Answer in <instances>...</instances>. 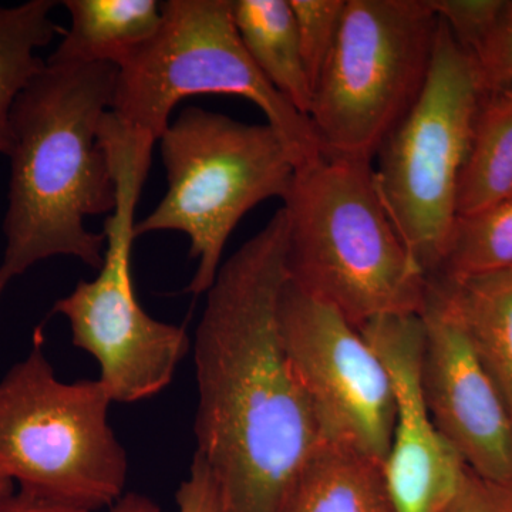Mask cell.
I'll return each mask as SVG.
<instances>
[{
	"label": "cell",
	"instance_id": "cell-20",
	"mask_svg": "<svg viewBox=\"0 0 512 512\" xmlns=\"http://www.w3.org/2000/svg\"><path fill=\"white\" fill-rule=\"evenodd\" d=\"M312 92L338 39L346 0H289Z\"/></svg>",
	"mask_w": 512,
	"mask_h": 512
},
{
	"label": "cell",
	"instance_id": "cell-5",
	"mask_svg": "<svg viewBox=\"0 0 512 512\" xmlns=\"http://www.w3.org/2000/svg\"><path fill=\"white\" fill-rule=\"evenodd\" d=\"M167 175L163 200L134 225L137 237L181 232L190 239L197 271L185 292L210 291L225 245L256 205L291 187L295 163L284 141L266 124L187 107L158 138Z\"/></svg>",
	"mask_w": 512,
	"mask_h": 512
},
{
	"label": "cell",
	"instance_id": "cell-2",
	"mask_svg": "<svg viewBox=\"0 0 512 512\" xmlns=\"http://www.w3.org/2000/svg\"><path fill=\"white\" fill-rule=\"evenodd\" d=\"M119 67L47 62L13 106L0 299L37 262L72 256L99 271L104 232L86 218L116 208L117 188L100 128Z\"/></svg>",
	"mask_w": 512,
	"mask_h": 512
},
{
	"label": "cell",
	"instance_id": "cell-21",
	"mask_svg": "<svg viewBox=\"0 0 512 512\" xmlns=\"http://www.w3.org/2000/svg\"><path fill=\"white\" fill-rule=\"evenodd\" d=\"M504 0H429L458 45L471 55L494 28L505 8Z\"/></svg>",
	"mask_w": 512,
	"mask_h": 512
},
{
	"label": "cell",
	"instance_id": "cell-19",
	"mask_svg": "<svg viewBox=\"0 0 512 512\" xmlns=\"http://www.w3.org/2000/svg\"><path fill=\"white\" fill-rule=\"evenodd\" d=\"M512 268V198L494 207L457 217L439 274L464 281Z\"/></svg>",
	"mask_w": 512,
	"mask_h": 512
},
{
	"label": "cell",
	"instance_id": "cell-23",
	"mask_svg": "<svg viewBox=\"0 0 512 512\" xmlns=\"http://www.w3.org/2000/svg\"><path fill=\"white\" fill-rule=\"evenodd\" d=\"M444 512H512V483L485 480L467 468L456 497Z\"/></svg>",
	"mask_w": 512,
	"mask_h": 512
},
{
	"label": "cell",
	"instance_id": "cell-17",
	"mask_svg": "<svg viewBox=\"0 0 512 512\" xmlns=\"http://www.w3.org/2000/svg\"><path fill=\"white\" fill-rule=\"evenodd\" d=\"M512 198V90L484 94L457 190V217Z\"/></svg>",
	"mask_w": 512,
	"mask_h": 512
},
{
	"label": "cell",
	"instance_id": "cell-25",
	"mask_svg": "<svg viewBox=\"0 0 512 512\" xmlns=\"http://www.w3.org/2000/svg\"><path fill=\"white\" fill-rule=\"evenodd\" d=\"M0 512H97L82 510V508L69 507L45 498L37 497L26 491L16 490L12 497L0 505Z\"/></svg>",
	"mask_w": 512,
	"mask_h": 512
},
{
	"label": "cell",
	"instance_id": "cell-3",
	"mask_svg": "<svg viewBox=\"0 0 512 512\" xmlns=\"http://www.w3.org/2000/svg\"><path fill=\"white\" fill-rule=\"evenodd\" d=\"M282 208L289 284L357 330L383 316L420 315L427 276L380 200L370 161L320 154L296 168Z\"/></svg>",
	"mask_w": 512,
	"mask_h": 512
},
{
	"label": "cell",
	"instance_id": "cell-16",
	"mask_svg": "<svg viewBox=\"0 0 512 512\" xmlns=\"http://www.w3.org/2000/svg\"><path fill=\"white\" fill-rule=\"evenodd\" d=\"M436 278L512 417V268L458 282Z\"/></svg>",
	"mask_w": 512,
	"mask_h": 512
},
{
	"label": "cell",
	"instance_id": "cell-9",
	"mask_svg": "<svg viewBox=\"0 0 512 512\" xmlns=\"http://www.w3.org/2000/svg\"><path fill=\"white\" fill-rule=\"evenodd\" d=\"M483 96L473 57L439 19L423 92L384 141L373 168L380 200L427 279L439 274L446 256Z\"/></svg>",
	"mask_w": 512,
	"mask_h": 512
},
{
	"label": "cell",
	"instance_id": "cell-13",
	"mask_svg": "<svg viewBox=\"0 0 512 512\" xmlns=\"http://www.w3.org/2000/svg\"><path fill=\"white\" fill-rule=\"evenodd\" d=\"M72 25L47 62L123 66L163 22L157 0H66Z\"/></svg>",
	"mask_w": 512,
	"mask_h": 512
},
{
	"label": "cell",
	"instance_id": "cell-14",
	"mask_svg": "<svg viewBox=\"0 0 512 512\" xmlns=\"http://www.w3.org/2000/svg\"><path fill=\"white\" fill-rule=\"evenodd\" d=\"M282 512H393L383 464L345 444L325 441Z\"/></svg>",
	"mask_w": 512,
	"mask_h": 512
},
{
	"label": "cell",
	"instance_id": "cell-22",
	"mask_svg": "<svg viewBox=\"0 0 512 512\" xmlns=\"http://www.w3.org/2000/svg\"><path fill=\"white\" fill-rule=\"evenodd\" d=\"M470 56L484 94L512 90V2L505 3L494 28Z\"/></svg>",
	"mask_w": 512,
	"mask_h": 512
},
{
	"label": "cell",
	"instance_id": "cell-24",
	"mask_svg": "<svg viewBox=\"0 0 512 512\" xmlns=\"http://www.w3.org/2000/svg\"><path fill=\"white\" fill-rule=\"evenodd\" d=\"M178 512H220L218 488L210 467L194 453L190 473L175 494Z\"/></svg>",
	"mask_w": 512,
	"mask_h": 512
},
{
	"label": "cell",
	"instance_id": "cell-4",
	"mask_svg": "<svg viewBox=\"0 0 512 512\" xmlns=\"http://www.w3.org/2000/svg\"><path fill=\"white\" fill-rule=\"evenodd\" d=\"M37 330L25 359L0 380V474L19 490L82 510L123 497L128 458L109 423L100 380L56 376Z\"/></svg>",
	"mask_w": 512,
	"mask_h": 512
},
{
	"label": "cell",
	"instance_id": "cell-10",
	"mask_svg": "<svg viewBox=\"0 0 512 512\" xmlns=\"http://www.w3.org/2000/svg\"><path fill=\"white\" fill-rule=\"evenodd\" d=\"M279 333L308 394L325 441L345 444L384 466L392 447V380L372 346L329 303L289 281L278 309Z\"/></svg>",
	"mask_w": 512,
	"mask_h": 512
},
{
	"label": "cell",
	"instance_id": "cell-11",
	"mask_svg": "<svg viewBox=\"0 0 512 512\" xmlns=\"http://www.w3.org/2000/svg\"><path fill=\"white\" fill-rule=\"evenodd\" d=\"M421 386L434 426L468 470L512 483V417L471 345L446 286L427 279Z\"/></svg>",
	"mask_w": 512,
	"mask_h": 512
},
{
	"label": "cell",
	"instance_id": "cell-15",
	"mask_svg": "<svg viewBox=\"0 0 512 512\" xmlns=\"http://www.w3.org/2000/svg\"><path fill=\"white\" fill-rule=\"evenodd\" d=\"M232 16L259 72L276 92L309 119L312 86L303 64L289 0H232Z\"/></svg>",
	"mask_w": 512,
	"mask_h": 512
},
{
	"label": "cell",
	"instance_id": "cell-27",
	"mask_svg": "<svg viewBox=\"0 0 512 512\" xmlns=\"http://www.w3.org/2000/svg\"><path fill=\"white\" fill-rule=\"evenodd\" d=\"M16 485L0 474V505L15 494Z\"/></svg>",
	"mask_w": 512,
	"mask_h": 512
},
{
	"label": "cell",
	"instance_id": "cell-12",
	"mask_svg": "<svg viewBox=\"0 0 512 512\" xmlns=\"http://www.w3.org/2000/svg\"><path fill=\"white\" fill-rule=\"evenodd\" d=\"M359 333L392 380L396 424L383 473L393 512H444L467 466L434 426L424 399L423 318L419 313L383 316Z\"/></svg>",
	"mask_w": 512,
	"mask_h": 512
},
{
	"label": "cell",
	"instance_id": "cell-6",
	"mask_svg": "<svg viewBox=\"0 0 512 512\" xmlns=\"http://www.w3.org/2000/svg\"><path fill=\"white\" fill-rule=\"evenodd\" d=\"M156 35L117 73L110 113L157 143L177 104L200 94L251 101L282 138L295 170L322 154L311 120L284 99L252 62L232 16V0H167Z\"/></svg>",
	"mask_w": 512,
	"mask_h": 512
},
{
	"label": "cell",
	"instance_id": "cell-18",
	"mask_svg": "<svg viewBox=\"0 0 512 512\" xmlns=\"http://www.w3.org/2000/svg\"><path fill=\"white\" fill-rule=\"evenodd\" d=\"M59 2L29 0L16 6L0 5V154L12 150L13 106L20 93L45 67L37 55L60 32L52 12Z\"/></svg>",
	"mask_w": 512,
	"mask_h": 512
},
{
	"label": "cell",
	"instance_id": "cell-1",
	"mask_svg": "<svg viewBox=\"0 0 512 512\" xmlns=\"http://www.w3.org/2000/svg\"><path fill=\"white\" fill-rule=\"evenodd\" d=\"M288 218L276 211L221 265L194 339L197 451L220 512H282L325 443L279 333Z\"/></svg>",
	"mask_w": 512,
	"mask_h": 512
},
{
	"label": "cell",
	"instance_id": "cell-8",
	"mask_svg": "<svg viewBox=\"0 0 512 512\" xmlns=\"http://www.w3.org/2000/svg\"><path fill=\"white\" fill-rule=\"evenodd\" d=\"M437 23L429 0H346L309 111L325 156L373 163L423 92Z\"/></svg>",
	"mask_w": 512,
	"mask_h": 512
},
{
	"label": "cell",
	"instance_id": "cell-26",
	"mask_svg": "<svg viewBox=\"0 0 512 512\" xmlns=\"http://www.w3.org/2000/svg\"><path fill=\"white\" fill-rule=\"evenodd\" d=\"M109 512H161V508L147 495L126 493Z\"/></svg>",
	"mask_w": 512,
	"mask_h": 512
},
{
	"label": "cell",
	"instance_id": "cell-7",
	"mask_svg": "<svg viewBox=\"0 0 512 512\" xmlns=\"http://www.w3.org/2000/svg\"><path fill=\"white\" fill-rule=\"evenodd\" d=\"M100 141L117 188L116 208L104 224L106 254L96 278L80 281L56 301L52 313L69 322L73 345L96 359L100 383L111 402L131 404L170 386L191 342L183 326L161 322L144 311L131 276L134 214L154 144L117 127L104 128Z\"/></svg>",
	"mask_w": 512,
	"mask_h": 512
}]
</instances>
